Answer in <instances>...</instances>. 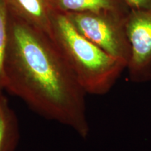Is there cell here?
<instances>
[{
    "mask_svg": "<svg viewBox=\"0 0 151 151\" xmlns=\"http://www.w3.org/2000/svg\"><path fill=\"white\" fill-rule=\"evenodd\" d=\"M4 71V90L47 120L88 137L87 93L74 73L48 34L10 14Z\"/></svg>",
    "mask_w": 151,
    "mask_h": 151,
    "instance_id": "cell-1",
    "label": "cell"
},
{
    "mask_svg": "<svg viewBox=\"0 0 151 151\" xmlns=\"http://www.w3.org/2000/svg\"><path fill=\"white\" fill-rule=\"evenodd\" d=\"M87 94L104 95L127 69V64L106 52L76 29L65 13L52 20L51 36Z\"/></svg>",
    "mask_w": 151,
    "mask_h": 151,
    "instance_id": "cell-2",
    "label": "cell"
},
{
    "mask_svg": "<svg viewBox=\"0 0 151 151\" xmlns=\"http://www.w3.org/2000/svg\"><path fill=\"white\" fill-rule=\"evenodd\" d=\"M65 14L85 37L127 66L131 57V45L127 30L129 13L101 11Z\"/></svg>",
    "mask_w": 151,
    "mask_h": 151,
    "instance_id": "cell-3",
    "label": "cell"
},
{
    "mask_svg": "<svg viewBox=\"0 0 151 151\" xmlns=\"http://www.w3.org/2000/svg\"><path fill=\"white\" fill-rule=\"evenodd\" d=\"M127 30L131 57L127 70L129 79L137 83L151 81V10L130 11Z\"/></svg>",
    "mask_w": 151,
    "mask_h": 151,
    "instance_id": "cell-4",
    "label": "cell"
},
{
    "mask_svg": "<svg viewBox=\"0 0 151 151\" xmlns=\"http://www.w3.org/2000/svg\"><path fill=\"white\" fill-rule=\"evenodd\" d=\"M9 13L51 36L52 20L60 11L58 0H2Z\"/></svg>",
    "mask_w": 151,
    "mask_h": 151,
    "instance_id": "cell-5",
    "label": "cell"
},
{
    "mask_svg": "<svg viewBox=\"0 0 151 151\" xmlns=\"http://www.w3.org/2000/svg\"><path fill=\"white\" fill-rule=\"evenodd\" d=\"M20 139L18 121L4 96L0 99V151H15Z\"/></svg>",
    "mask_w": 151,
    "mask_h": 151,
    "instance_id": "cell-6",
    "label": "cell"
},
{
    "mask_svg": "<svg viewBox=\"0 0 151 151\" xmlns=\"http://www.w3.org/2000/svg\"><path fill=\"white\" fill-rule=\"evenodd\" d=\"M58 4L65 13L112 11L129 14L131 11L124 0H58Z\"/></svg>",
    "mask_w": 151,
    "mask_h": 151,
    "instance_id": "cell-7",
    "label": "cell"
},
{
    "mask_svg": "<svg viewBox=\"0 0 151 151\" xmlns=\"http://www.w3.org/2000/svg\"><path fill=\"white\" fill-rule=\"evenodd\" d=\"M9 14L8 9L3 2L0 0V88L4 90V60L8 42Z\"/></svg>",
    "mask_w": 151,
    "mask_h": 151,
    "instance_id": "cell-8",
    "label": "cell"
},
{
    "mask_svg": "<svg viewBox=\"0 0 151 151\" xmlns=\"http://www.w3.org/2000/svg\"><path fill=\"white\" fill-rule=\"evenodd\" d=\"M131 11L151 10V0H124Z\"/></svg>",
    "mask_w": 151,
    "mask_h": 151,
    "instance_id": "cell-9",
    "label": "cell"
},
{
    "mask_svg": "<svg viewBox=\"0 0 151 151\" xmlns=\"http://www.w3.org/2000/svg\"><path fill=\"white\" fill-rule=\"evenodd\" d=\"M2 91H3V89H1V88H0V99H1V97H3V93H2Z\"/></svg>",
    "mask_w": 151,
    "mask_h": 151,
    "instance_id": "cell-10",
    "label": "cell"
}]
</instances>
